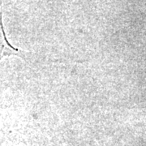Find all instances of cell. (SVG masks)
I'll return each mask as SVG.
<instances>
[{
    "label": "cell",
    "mask_w": 146,
    "mask_h": 146,
    "mask_svg": "<svg viewBox=\"0 0 146 146\" xmlns=\"http://www.w3.org/2000/svg\"><path fill=\"white\" fill-rule=\"evenodd\" d=\"M8 56H18L25 58V53L18 48L14 47L8 42L6 36L5 31L3 25V11L2 4L0 3V61Z\"/></svg>",
    "instance_id": "6da1fadb"
}]
</instances>
